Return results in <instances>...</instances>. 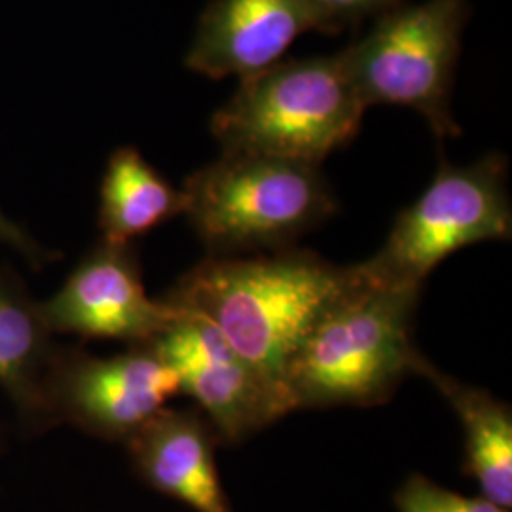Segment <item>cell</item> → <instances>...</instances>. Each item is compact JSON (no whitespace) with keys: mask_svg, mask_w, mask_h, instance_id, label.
<instances>
[{"mask_svg":"<svg viewBox=\"0 0 512 512\" xmlns=\"http://www.w3.org/2000/svg\"><path fill=\"white\" fill-rule=\"evenodd\" d=\"M357 279L359 266L342 268L289 247L258 255L207 256L164 300L205 319L287 399L283 376L294 351Z\"/></svg>","mask_w":512,"mask_h":512,"instance_id":"1","label":"cell"},{"mask_svg":"<svg viewBox=\"0 0 512 512\" xmlns=\"http://www.w3.org/2000/svg\"><path fill=\"white\" fill-rule=\"evenodd\" d=\"M357 266V283L313 325L287 365L283 387L293 412L384 404L425 357L412 340L421 289L374 281Z\"/></svg>","mask_w":512,"mask_h":512,"instance_id":"2","label":"cell"},{"mask_svg":"<svg viewBox=\"0 0 512 512\" xmlns=\"http://www.w3.org/2000/svg\"><path fill=\"white\" fill-rule=\"evenodd\" d=\"M181 192L183 215L207 256L289 249L338 209L321 165L243 152H222Z\"/></svg>","mask_w":512,"mask_h":512,"instance_id":"3","label":"cell"},{"mask_svg":"<svg viewBox=\"0 0 512 512\" xmlns=\"http://www.w3.org/2000/svg\"><path fill=\"white\" fill-rule=\"evenodd\" d=\"M365 110L340 55L289 59L241 78L211 131L222 152L321 165L355 139Z\"/></svg>","mask_w":512,"mask_h":512,"instance_id":"4","label":"cell"},{"mask_svg":"<svg viewBox=\"0 0 512 512\" xmlns=\"http://www.w3.org/2000/svg\"><path fill=\"white\" fill-rule=\"evenodd\" d=\"M469 14V0H427L376 18L365 37L338 54L366 109L416 110L439 139L461 135L450 97Z\"/></svg>","mask_w":512,"mask_h":512,"instance_id":"5","label":"cell"},{"mask_svg":"<svg viewBox=\"0 0 512 512\" xmlns=\"http://www.w3.org/2000/svg\"><path fill=\"white\" fill-rule=\"evenodd\" d=\"M511 236L507 158L488 154L465 167L440 162L427 190L397 215L384 247L361 268L374 281L423 289L452 253Z\"/></svg>","mask_w":512,"mask_h":512,"instance_id":"6","label":"cell"},{"mask_svg":"<svg viewBox=\"0 0 512 512\" xmlns=\"http://www.w3.org/2000/svg\"><path fill=\"white\" fill-rule=\"evenodd\" d=\"M181 393L177 372L148 342L112 357L57 349L46 380L48 421L126 444Z\"/></svg>","mask_w":512,"mask_h":512,"instance_id":"7","label":"cell"},{"mask_svg":"<svg viewBox=\"0 0 512 512\" xmlns=\"http://www.w3.org/2000/svg\"><path fill=\"white\" fill-rule=\"evenodd\" d=\"M171 366L222 444H239L291 414L283 393L258 374L205 319L181 317L150 342Z\"/></svg>","mask_w":512,"mask_h":512,"instance_id":"8","label":"cell"},{"mask_svg":"<svg viewBox=\"0 0 512 512\" xmlns=\"http://www.w3.org/2000/svg\"><path fill=\"white\" fill-rule=\"evenodd\" d=\"M40 311L54 336L120 340L128 346L152 342L181 317L164 298L148 296L133 247L105 241L80 260Z\"/></svg>","mask_w":512,"mask_h":512,"instance_id":"9","label":"cell"},{"mask_svg":"<svg viewBox=\"0 0 512 512\" xmlns=\"http://www.w3.org/2000/svg\"><path fill=\"white\" fill-rule=\"evenodd\" d=\"M308 31H317L308 0H213L184 63L215 80L247 78L283 61L294 40Z\"/></svg>","mask_w":512,"mask_h":512,"instance_id":"10","label":"cell"},{"mask_svg":"<svg viewBox=\"0 0 512 512\" xmlns=\"http://www.w3.org/2000/svg\"><path fill=\"white\" fill-rule=\"evenodd\" d=\"M220 444L200 410L164 408L124 444L148 486L196 512H234L220 482Z\"/></svg>","mask_w":512,"mask_h":512,"instance_id":"11","label":"cell"},{"mask_svg":"<svg viewBox=\"0 0 512 512\" xmlns=\"http://www.w3.org/2000/svg\"><path fill=\"white\" fill-rule=\"evenodd\" d=\"M416 376L429 380L452 404L465 433V475L475 478L484 499L511 511L512 410L492 393L444 374L427 357Z\"/></svg>","mask_w":512,"mask_h":512,"instance_id":"12","label":"cell"},{"mask_svg":"<svg viewBox=\"0 0 512 512\" xmlns=\"http://www.w3.org/2000/svg\"><path fill=\"white\" fill-rule=\"evenodd\" d=\"M40 302L0 272V389L31 425H50L46 380L57 348Z\"/></svg>","mask_w":512,"mask_h":512,"instance_id":"13","label":"cell"},{"mask_svg":"<svg viewBox=\"0 0 512 512\" xmlns=\"http://www.w3.org/2000/svg\"><path fill=\"white\" fill-rule=\"evenodd\" d=\"M184 198L135 148H118L101 183V241L131 245L183 213Z\"/></svg>","mask_w":512,"mask_h":512,"instance_id":"14","label":"cell"},{"mask_svg":"<svg viewBox=\"0 0 512 512\" xmlns=\"http://www.w3.org/2000/svg\"><path fill=\"white\" fill-rule=\"evenodd\" d=\"M397 512H511L480 497L446 490L427 476L410 475L395 494Z\"/></svg>","mask_w":512,"mask_h":512,"instance_id":"15","label":"cell"},{"mask_svg":"<svg viewBox=\"0 0 512 512\" xmlns=\"http://www.w3.org/2000/svg\"><path fill=\"white\" fill-rule=\"evenodd\" d=\"M317 19V31L334 35L368 18H380L404 0H308Z\"/></svg>","mask_w":512,"mask_h":512,"instance_id":"16","label":"cell"},{"mask_svg":"<svg viewBox=\"0 0 512 512\" xmlns=\"http://www.w3.org/2000/svg\"><path fill=\"white\" fill-rule=\"evenodd\" d=\"M0 243L8 245L19 255L25 256L35 266L48 262V255L44 253V249L35 239L29 238V234L10 219L2 209H0Z\"/></svg>","mask_w":512,"mask_h":512,"instance_id":"17","label":"cell"}]
</instances>
